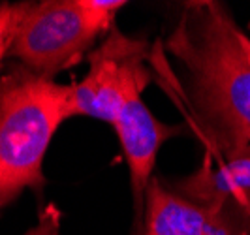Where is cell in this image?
Returning <instances> with one entry per match:
<instances>
[{"mask_svg": "<svg viewBox=\"0 0 250 235\" xmlns=\"http://www.w3.org/2000/svg\"><path fill=\"white\" fill-rule=\"evenodd\" d=\"M164 47L177 64V94L205 156H250V32L228 4L185 2Z\"/></svg>", "mask_w": 250, "mask_h": 235, "instance_id": "cell-1", "label": "cell"}, {"mask_svg": "<svg viewBox=\"0 0 250 235\" xmlns=\"http://www.w3.org/2000/svg\"><path fill=\"white\" fill-rule=\"evenodd\" d=\"M70 85L23 64L0 75V211L45 185L43 160L59 126L70 119Z\"/></svg>", "mask_w": 250, "mask_h": 235, "instance_id": "cell-2", "label": "cell"}, {"mask_svg": "<svg viewBox=\"0 0 250 235\" xmlns=\"http://www.w3.org/2000/svg\"><path fill=\"white\" fill-rule=\"evenodd\" d=\"M125 6V0L25 2L10 57L30 72L55 79L111 30L115 15Z\"/></svg>", "mask_w": 250, "mask_h": 235, "instance_id": "cell-3", "label": "cell"}, {"mask_svg": "<svg viewBox=\"0 0 250 235\" xmlns=\"http://www.w3.org/2000/svg\"><path fill=\"white\" fill-rule=\"evenodd\" d=\"M88 55V72L72 87L70 117H92L113 124L130 96H141L152 83V51L147 40L113 26Z\"/></svg>", "mask_w": 250, "mask_h": 235, "instance_id": "cell-4", "label": "cell"}, {"mask_svg": "<svg viewBox=\"0 0 250 235\" xmlns=\"http://www.w3.org/2000/svg\"><path fill=\"white\" fill-rule=\"evenodd\" d=\"M117 132L130 173V188L134 199L136 226L141 230L145 196L152 181V170L158 150L169 137L181 134V128L160 123L145 106L141 96H130L111 124Z\"/></svg>", "mask_w": 250, "mask_h": 235, "instance_id": "cell-5", "label": "cell"}, {"mask_svg": "<svg viewBox=\"0 0 250 235\" xmlns=\"http://www.w3.org/2000/svg\"><path fill=\"white\" fill-rule=\"evenodd\" d=\"M214 209L200 205L152 179L145 196L143 235H207Z\"/></svg>", "mask_w": 250, "mask_h": 235, "instance_id": "cell-6", "label": "cell"}, {"mask_svg": "<svg viewBox=\"0 0 250 235\" xmlns=\"http://www.w3.org/2000/svg\"><path fill=\"white\" fill-rule=\"evenodd\" d=\"M173 190L211 209L229 199L243 198L250 194V156L224 162L205 156L200 168L179 181Z\"/></svg>", "mask_w": 250, "mask_h": 235, "instance_id": "cell-7", "label": "cell"}, {"mask_svg": "<svg viewBox=\"0 0 250 235\" xmlns=\"http://www.w3.org/2000/svg\"><path fill=\"white\" fill-rule=\"evenodd\" d=\"M207 235H250V194L214 207V220Z\"/></svg>", "mask_w": 250, "mask_h": 235, "instance_id": "cell-8", "label": "cell"}, {"mask_svg": "<svg viewBox=\"0 0 250 235\" xmlns=\"http://www.w3.org/2000/svg\"><path fill=\"white\" fill-rule=\"evenodd\" d=\"M23 12H25V2H17V4L2 2L0 4V68H2L4 59L12 51Z\"/></svg>", "mask_w": 250, "mask_h": 235, "instance_id": "cell-9", "label": "cell"}, {"mask_svg": "<svg viewBox=\"0 0 250 235\" xmlns=\"http://www.w3.org/2000/svg\"><path fill=\"white\" fill-rule=\"evenodd\" d=\"M61 222H62V213L55 205H47L42 211L36 226L26 230L23 235H61Z\"/></svg>", "mask_w": 250, "mask_h": 235, "instance_id": "cell-10", "label": "cell"}]
</instances>
